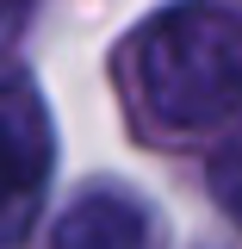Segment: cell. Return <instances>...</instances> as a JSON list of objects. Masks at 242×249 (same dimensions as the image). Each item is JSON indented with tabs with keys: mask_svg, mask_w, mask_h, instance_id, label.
I'll return each mask as SVG.
<instances>
[{
	"mask_svg": "<svg viewBox=\"0 0 242 249\" xmlns=\"http://www.w3.org/2000/svg\"><path fill=\"white\" fill-rule=\"evenodd\" d=\"M50 249H143V206L118 187H93L50 224Z\"/></svg>",
	"mask_w": 242,
	"mask_h": 249,
	"instance_id": "3",
	"label": "cell"
},
{
	"mask_svg": "<svg viewBox=\"0 0 242 249\" xmlns=\"http://www.w3.org/2000/svg\"><path fill=\"white\" fill-rule=\"evenodd\" d=\"M205 187H211L217 212L242 224V137H230V143H224V150L205 162Z\"/></svg>",
	"mask_w": 242,
	"mask_h": 249,
	"instance_id": "4",
	"label": "cell"
},
{
	"mask_svg": "<svg viewBox=\"0 0 242 249\" xmlns=\"http://www.w3.org/2000/svg\"><path fill=\"white\" fill-rule=\"evenodd\" d=\"M50 162H56V137H50V112L37 88L0 81V243L25 231L31 206L50 181Z\"/></svg>",
	"mask_w": 242,
	"mask_h": 249,
	"instance_id": "2",
	"label": "cell"
},
{
	"mask_svg": "<svg viewBox=\"0 0 242 249\" xmlns=\"http://www.w3.org/2000/svg\"><path fill=\"white\" fill-rule=\"evenodd\" d=\"M137 81L161 124L205 131L242 112V6L180 0L137 31Z\"/></svg>",
	"mask_w": 242,
	"mask_h": 249,
	"instance_id": "1",
	"label": "cell"
}]
</instances>
